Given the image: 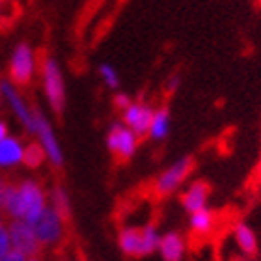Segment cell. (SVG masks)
<instances>
[{"label": "cell", "mask_w": 261, "mask_h": 261, "mask_svg": "<svg viewBox=\"0 0 261 261\" xmlns=\"http://www.w3.org/2000/svg\"><path fill=\"white\" fill-rule=\"evenodd\" d=\"M49 207V192L38 179H22L6 183L0 191V211L10 220H24L34 224Z\"/></svg>", "instance_id": "6da1fadb"}, {"label": "cell", "mask_w": 261, "mask_h": 261, "mask_svg": "<svg viewBox=\"0 0 261 261\" xmlns=\"http://www.w3.org/2000/svg\"><path fill=\"white\" fill-rule=\"evenodd\" d=\"M161 237L163 233L155 224H146L140 228L127 226L118 235V246L129 257H146L159 250Z\"/></svg>", "instance_id": "7a4b0ae2"}, {"label": "cell", "mask_w": 261, "mask_h": 261, "mask_svg": "<svg viewBox=\"0 0 261 261\" xmlns=\"http://www.w3.org/2000/svg\"><path fill=\"white\" fill-rule=\"evenodd\" d=\"M39 81H41L45 101L50 107V110L56 114L64 112L67 93H65V79L60 62L53 56H47L39 65Z\"/></svg>", "instance_id": "3957f363"}, {"label": "cell", "mask_w": 261, "mask_h": 261, "mask_svg": "<svg viewBox=\"0 0 261 261\" xmlns=\"http://www.w3.org/2000/svg\"><path fill=\"white\" fill-rule=\"evenodd\" d=\"M39 65L41 64L38 60V53L34 50L32 45L27 41L17 43L10 56V82L19 88L28 86L39 73Z\"/></svg>", "instance_id": "277c9868"}, {"label": "cell", "mask_w": 261, "mask_h": 261, "mask_svg": "<svg viewBox=\"0 0 261 261\" xmlns=\"http://www.w3.org/2000/svg\"><path fill=\"white\" fill-rule=\"evenodd\" d=\"M0 97H2V101H4L6 105H8V109L11 110V114L15 116V120L19 121L28 133H32L34 135L38 110L28 103V99L24 97V93L21 92V88L15 86V84L10 81L0 82Z\"/></svg>", "instance_id": "5b68a950"}, {"label": "cell", "mask_w": 261, "mask_h": 261, "mask_svg": "<svg viewBox=\"0 0 261 261\" xmlns=\"http://www.w3.org/2000/svg\"><path fill=\"white\" fill-rule=\"evenodd\" d=\"M192 170H194V159L192 157H183L179 161H175L174 164H170L168 168H164L157 175V179L153 183V192L159 198H166V196L175 194L187 183L189 175L192 174Z\"/></svg>", "instance_id": "8992f818"}, {"label": "cell", "mask_w": 261, "mask_h": 261, "mask_svg": "<svg viewBox=\"0 0 261 261\" xmlns=\"http://www.w3.org/2000/svg\"><path fill=\"white\" fill-rule=\"evenodd\" d=\"M65 220L67 217H64L62 213H58L50 205L47 207L41 213V217L32 224L39 245L43 248H55L60 245L65 237Z\"/></svg>", "instance_id": "52a82bcc"}, {"label": "cell", "mask_w": 261, "mask_h": 261, "mask_svg": "<svg viewBox=\"0 0 261 261\" xmlns=\"http://www.w3.org/2000/svg\"><path fill=\"white\" fill-rule=\"evenodd\" d=\"M138 146H140V136L133 129H129L123 121H116L110 125L107 133V147L116 159L129 161L136 155Z\"/></svg>", "instance_id": "ba28073f"}, {"label": "cell", "mask_w": 261, "mask_h": 261, "mask_svg": "<svg viewBox=\"0 0 261 261\" xmlns=\"http://www.w3.org/2000/svg\"><path fill=\"white\" fill-rule=\"evenodd\" d=\"M34 135L38 138V144L43 147L45 155H47V163L53 164L55 168H60L64 164V149L60 146V140L56 136V130L53 127V123L49 121V118L39 112L36 116V129H34Z\"/></svg>", "instance_id": "9c48e42d"}, {"label": "cell", "mask_w": 261, "mask_h": 261, "mask_svg": "<svg viewBox=\"0 0 261 261\" xmlns=\"http://www.w3.org/2000/svg\"><path fill=\"white\" fill-rule=\"evenodd\" d=\"M10 233H11V246L13 250L21 252L22 256L36 257L43 246L39 245L38 235L34 231L32 224L24 220H10Z\"/></svg>", "instance_id": "30bf717a"}, {"label": "cell", "mask_w": 261, "mask_h": 261, "mask_svg": "<svg viewBox=\"0 0 261 261\" xmlns=\"http://www.w3.org/2000/svg\"><path fill=\"white\" fill-rule=\"evenodd\" d=\"M153 112H155V109H153L151 105H147L142 99H136V101L133 99L129 107L121 110V121L142 138V136H147Z\"/></svg>", "instance_id": "8fae6325"}, {"label": "cell", "mask_w": 261, "mask_h": 261, "mask_svg": "<svg viewBox=\"0 0 261 261\" xmlns=\"http://www.w3.org/2000/svg\"><path fill=\"white\" fill-rule=\"evenodd\" d=\"M24 151L27 144L19 136L10 135L0 142V170H15L24 164Z\"/></svg>", "instance_id": "7c38bea8"}, {"label": "cell", "mask_w": 261, "mask_h": 261, "mask_svg": "<svg viewBox=\"0 0 261 261\" xmlns=\"http://www.w3.org/2000/svg\"><path fill=\"white\" fill-rule=\"evenodd\" d=\"M231 237H233V243L241 256L248 257V259L256 257L259 243H257V235L250 224H246L245 220H237L231 226Z\"/></svg>", "instance_id": "4fadbf2b"}, {"label": "cell", "mask_w": 261, "mask_h": 261, "mask_svg": "<svg viewBox=\"0 0 261 261\" xmlns=\"http://www.w3.org/2000/svg\"><path fill=\"white\" fill-rule=\"evenodd\" d=\"M209 185L205 181H192L191 185H187V189L181 194V205L189 215L201 209H207L209 205Z\"/></svg>", "instance_id": "5bb4252c"}, {"label": "cell", "mask_w": 261, "mask_h": 261, "mask_svg": "<svg viewBox=\"0 0 261 261\" xmlns=\"http://www.w3.org/2000/svg\"><path fill=\"white\" fill-rule=\"evenodd\" d=\"M157 252L161 254L163 261H183L187 254V243L183 239V235L177 231L163 233Z\"/></svg>", "instance_id": "9a60e30c"}, {"label": "cell", "mask_w": 261, "mask_h": 261, "mask_svg": "<svg viewBox=\"0 0 261 261\" xmlns=\"http://www.w3.org/2000/svg\"><path fill=\"white\" fill-rule=\"evenodd\" d=\"M170 129H172V118H170L168 109H155L151 123H149V130H147V136L153 142H163L168 138Z\"/></svg>", "instance_id": "2e32d148"}, {"label": "cell", "mask_w": 261, "mask_h": 261, "mask_svg": "<svg viewBox=\"0 0 261 261\" xmlns=\"http://www.w3.org/2000/svg\"><path fill=\"white\" fill-rule=\"evenodd\" d=\"M217 226V217L215 213L207 207V209H201V211L191 213L189 217V228L194 235H200V237H205L215 229Z\"/></svg>", "instance_id": "e0dca14e"}, {"label": "cell", "mask_w": 261, "mask_h": 261, "mask_svg": "<svg viewBox=\"0 0 261 261\" xmlns=\"http://www.w3.org/2000/svg\"><path fill=\"white\" fill-rule=\"evenodd\" d=\"M49 205L53 207V209H56L58 213H62L64 217H69L71 213V198L69 194H67V191H65L64 187L56 185L50 189L49 192Z\"/></svg>", "instance_id": "ac0fdd59"}, {"label": "cell", "mask_w": 261, "mask_h": 261, "mask_svg": "<svg viewBox=\"0 0 261 261\" xmlns=\"http://www.w3.org/2000/svg\"><path fill=\"white\" fill-rule=\"evenodd\" d=\"M43 163H47V155H45L43 147L38 142L27 144V151H24V166L28 168H39Z\"/></svg>", "instance_id": "d6986e66"}, {"label": "cell", "mask_w": 261, "mask_h": 261, "mask_svg": "<svg viewBox=\"0 0 261 261\" xmlns=\"http://www.w3.org/2000/svg\"><path fill=\"white\" fill-rule=\"evenodd\" d=\"M99 79L103 81V84L110 90H118L121 84L120 73L112 64H101L99 65Z\"/></svg>", "instance_id": "ffe728a7"}, {"label": "cell", "mask_w": 261, "mask_h": 261, "mask_svg": "<svg viewBox=\"0 0 261 261\" xmlns=\"http://www.w3.org/2000/svg\"><path fill=\"white\" fill-rule=\"evenodd\" d=\"M10 250H13V246H11L10 222H6V220L0 218V257H4Z\"/></svg>", "instance_id": "44dd1931"}, {"label": "cell", "mask_w": 261, "mask_h": 261, "mask_svg": "<svg viewBox=\"0 0 261 261\" xmlns=\"http://www.w3.org/2000/svg\"><path fill=\"white\" fill-rule=\"evenodd\" d=\"M130 101H133V99H130L129 95H127V93H116V97H114V105H116V107H118L120 110L127 109Z\"/></svg>", "instance_id": "7402d4cb"}, {"label": "cell", "mask_w": 261, "mask_h": 261, "mask_svg": "<svg viewBox=\"0 0 261 261\" xmlns=\"http://www.w3.org/2000/svg\"><path fill=\"white\" fill-rule=\"evenodd\" d=\"M181 84V76L177 75V73H174V75H170L168 79H166V90L168 92H175L177 88H179Z\"/></svg>", "instance_id": "603a6c76"}, {"label": "cell", "mask_w": 261, "mask_h": 261, "mask_svg": "<svg viewBox=\"0 0 261 261\" xmlns=\"http://www.w3.org/2000/svg\"><path fill=\"white\" fill-rule=\"evenodd\" d=\"M27 259H28L27 256H22L21 252L17 250H10L4 257H0V261H27Z\"/></svg>", "instance_id": "cb8c5ba5"}, {"label": "cell", "mask_w": 261, "mask_h": 261, "mask_svg": "<svg viewBox=\"0 0 261 261\" xmlns=\"http://www.w3.org/2000/svg\"><path fill=\"white\" fill-rule=\"evenodd\" d=\"M8 136H10V127H8L6 121L0 120V142L4 140V138H8Z\"/></svg>", "instance_id": "d4e9b609"}, {"label": "cell", "mask_w": 261, "mask_h": 261, "mask_svg": "<svg viewBox=\"0 0 261 261\" xmlns=\"http://www.w3.org/2000/svg\"><path fill=\"white\" fill-rule=\"evenodd\" d=\"M229 261H252V259H248V257H243V256H235V257H231Z\"/></svg>", "instance_id": "484cf974"}, {"label": "cell", "mask_w": 261, "mask_h": 261, "mask_svg": "<svg viewBox=\"0 0 261 261\" xmlns=\"http://www.w3.org/2000/svg\"><path fill=\"white\" fill-rule=\"evenodd\" d=\"M27 261H43V259H41V257H39V256H36V257H28Z\"/></svg>", "instance_id": "4316f807"}, {"label": "cell", "mask_w": 261, "mask_h": 261, "mask_svg": "<svg viewBox=\"0 0 261 261\" xmlns=\"http://www.w3.org/2000/svg\"><path fill=\"white\" fill-rule=\"evenodd\" d=\"M2 10H4V2L0 0V15H2Z\"/></svg>", "instance_id": "83f0119b"}, {"label": "cell", "mask_w": 261, "mask_h": 261, "mask_svg": "<svg viewBox=\"0 0 261 261\" xmlns=\"http://www.w3.org/2000/svg\"><path fill=\"white\" fill-rule=\"evenodd\" d=\"M4 185H6V183H4V181H2V179H0V191L4 189Z\"/></svg>", "instance_id": "f1b7e54d"}, {"label": "cell", "mask_w": 261, "mask_h": 261, "mask_svg": "<svg viewBox=\"0 0 261 261\" xmlns=\"http://www.w3.org/2000/svg\"><path fill=\"white\" fill-rule=\"evenodd\" d=\"M257 172H259V177H261V163H259V168H257Z\"/></svg>", "instance_id": "f546056e"}, {"label": "cell", "mask_w": 261, "mask_h": 261, "mask_svg": "<svg viewBox=\"0 0 261 261\" xmlns=\"http://www.w3.org/2000/svg\"><path fill=\"white\" fill-rule=\"evenodd\" d=\"M2 2H4V4H6V2H11V0H2Z\"/></svg>", "instance_id": "4dcf8cb0"}, {"label": "cell", "mask_w": 261, "mask_h": 261, "mask_svg": "<svg viewBox=\"0 0 261 261\" xmlns=\"http://www.w3.org/2000/svg\"><path fill=\"white\" fill-rule=\"evenodd\" d=\"M71 261H81V259H71Z\"/></svg>", "instance_id": "1f68e13d"}]
</instances>
